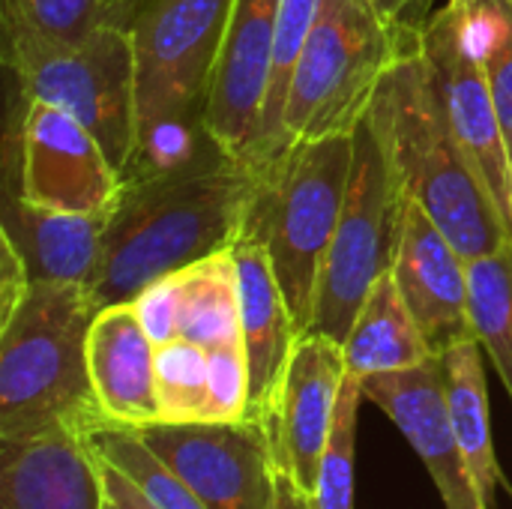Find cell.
I'll return each instance as SVG.
<instances>
[{"instance_id":"cell-8","label":"cell","mask_w":512,"mask_h":509,"mask_svg":"<svg viewBox=\"0 0 512 509\" xmlns=\"http://www.w3.org/2000/svg\"><path fill=\"white\" fill-rule=\"evenodd\" d=\"M24 99L72 114L123 174L135 156V45L129 27L99 24L87 39L57 48L6 51Z\"/></svg>"},{"instance_id":"cell-25","label":"cell","mask_w":512,"mask_h":509,"mask_svg":"<svg viewBox=\"0 0 512 509\" xmlns=\"http://www.w3.org/2000/svg\"><path fill=\"white\" fill-rule=\"evenodd\" d=\"M108 24V0H3L6 51L57 48Z\"/></svg>"},{"instance_id":"cell-34","label":"cell","mask_w":512,"mask_h":509,"mask_svg":"<svg viewBox=\"0 0 512 509\" xmlns=\"http://www.w3.org/2000/svg\"><path fill=\"white\" fill-rule=\"evenodd\" d=\"M435 9H438V0H411L405 30H408V33H420V30H423V24L435 15Z\"/></svg>"},{"instance_id":"cell-20","label":"cell","mask_w":512,"mask_h":509,"mask_svg":"<svg viewBox=\"0 0 512 509\" xmlns=\"http://www.w3.org/2000/svg\"><path fill=\"white\" fill-rule=\"evenodd\" d=\"M342 351L348 375H357L360 381L369 375L414 369L429 357H438L414 321L393 270L375 282Z\"/></svg>"},{"instance_id":"cell-9","label":"cell","mask_w":512,"mask_h":509,"mask_svg":"<svg viewBox=\"0 0 512 509\" xmlns=\"http://www.w3.org/2000/svg\"><path fill=\"white\" fill-rule=\"evenodd\" d=\"M420 51L435 75L444 111L453 132L498 207L512 246V159L492 90L480 60L474 57L465 33V12L459 0H447L417 33Z\"/></svg>"},{"instance_id":"cell-5","label":"cell","mask_w":512,"mask_h":509,"mask_svg":"<svg viewBox=\"0 0 512 509\" xmlns=\"http://www.w3.org/2000/svg\"><path fill=\"white\" fill-rule=\"evenodd\" d=\"M354 162V135L291 141L258 171L243 234L264 243L300 336L312 324L315 291L333 243Z\"/></svg>"},{"instance_id":"cell-26","label":"cell","mask_w":512,"mask_h":509,"mask_svg":"<svg viewBox=\"0 0 512 509\" xmlns=\"http://www.w3.org/2000/svg\"><path fill=\"white\" fill-rule=\"evenodd\" d=\"M465 33L480 60L512 159V0H459Z\"/></svg>"},{"instance_id":"cell-13","label":"cell","mask_w":512,"mask_h":509,"mask_svg":"<svg viewBox=\"0 0 512 509\" xmlns=\"http://www.w3.org/2000/svg\"><path fill=\"white\" fill-rule=\"evenodd\" d=\"M366 402L381 408L408 444L423 459L441 501L447 509H486L471 468L462 456L450 402H447V375L444 360L429 357L426 363L402 372L369 375L360 381Z\"/></svg>"},{"instance_id":"cell-32","label":"cell","mask_w":512,"mask_h":509,"mask_svg":"<svg viewBox=\"0 0 512 509\" xmlns=\"http://www.w3.org/2000/svg\"><path fill=\"white\" fill-rule=\"evenodd\" d=\"M96 468H99L102 509H159L132 477H126L117 465H111L99 453H96Z\"/></svg>"},{"instance_id":"cell-23","label":"cell","mask_w":512,"mask_h":509,"mask_svg":"<svg viewBox=\"0 0 512 509\" xmlns=\"http://www.w3.org/2000/svg\"><path fill=\"white\" fill-rule=\"evenodd\" d=\"M321 0H282L279 6V30H276V51H273V72L258 120V132L249 150L246 165L261 171L270 159H276L285 150V102L291 87V72L300 57V48L318 18Z\"/></svg>"},{"instance_id":"cell-33","label":"cell","mask_w":512,"mask_h":509,"mask_svg":"<svg viewBox=\"0 0 512 509\" xmlns=\"http://www.w3.org/2000/svg\"><path fill=\"white\" fill-rule=\"evenodd\" d=\"M270 509H318V504H315V495H306L282 471H276V492H273Z\"/></svg>"},{"instance_id":"cell-14","label":"cell","mask_w":512,"mask_h":509,"mask_svg":"<svg viewBox=\"0 0 512 509\" xmlns=\"http://www.w3.org/2000/svg\"><path fill=\"white\" fill-rule=\"evenodd\" d=\"M279 6L282 0H234L213 72L204 126L240 162L249 159L270 84Z\"/></svg>"},{"instance_id":"cell-18","label":"cell","mask_w":512,"mask_h":509,"mask_svg":"<svg viewBox=\"0 0 512 509\" xmlns=\"http://www.w3.org/2000/svg\"><path fill=\"white\" fill-rule=\"evenodd\" d=\"M90 381L105 420L117 429L159 423L156 345L144 333L132 303L102 306L87 342Z\"/></svg>"},{"instance_id":"cell-28","label":"cell","mask_w":512,"mask_h":509,"mask_svg":"<svg viewBox=\"0 0 512 509\" xmlns=\"http://www.w3.org/2000/svg\"><path fill=\"white\" fill-rule=\"evenodd\" d=\"M159 423H204L207 411V348L171 339L156 348Z\"/></svg>"},{"instance_id":"cell-2","label":"cell","mask_w":512,"mask_h":509,"mask_svg":"<svg viewBox=\"0 0 512 509\" xmlns=\"http://www.w3.org/2000/svg\"><path fill=\"white\" fill-rule=\"evenodd\" d=\"M369 120L402 195L414 198L438 222L465 261L510 246L504 219L453 132L417 33L384 72Z\"/></svg>"},{"instance_id":"cell-7","label":"cell","mask_w":512,"mask_h":509,"mask_svg":"<svg viewBox=\"0 0 512 509\" xmlns=\"http://www.w3.org/2000/svg\"><path fill=\"white\" fill-rule=\"evenodd\" d=\"M405 195L369 114L354 129V162L345 207L327 249L312 324L306 333L345 345L375 282L393 270Z\"/></svg>"},{"instance_id":"cell-11","label":"cell","mask_w":512,"mask_h":509,"mask_svg":"<svg viewBox=\"0 0 512 509\" xmlns=\"http://www.w3.org/2000/svg\"><path fill=\"white\" fill-rule=\"evenodd\" d=\"M138 435L207 509L273 507L276 462L264 423H153Z\"/></svg>"},{"instance_id":"cell-36","label":"cell","mask_w":512,"mask_h":509,"mask_svg":"<svg viewBox=\"0 0 512 509\" xmlns=\"http://www.w3.org/2000/svg\"><path fill=\"white\" fill-rule=\"evenodd\" d=\"M135 3L138 0H108V24H120L123 27Z\"/></svg>"},{"instance_id":"cell-19","label":"cell","mask_w":512,"mask_h":509,"mask_svg":"<svg viewBox=\"0 0 512 509\" xmlns=\"http://www.w3.org/2000/svg\"><path fill=\"white\" fill-rule=\"evenodd\" d=\"M108 216L57 213L27 204L18 192H6L3 237L21 255L30 282H72L90 288Z\"/></svg>"},{"instance_id":"cell-3","label":"cell","mask_w":512,"mask_h":509,"mask_svg":"<svg viewBox=\"0 0 512 509\" xmlns=\"http://www.w3.org/2000/svg\"><path fill=\"white\" fill-rule=\"evenodd\" d=\"M87 285L30 282L0 315V438L108 429L90 381L87 342L96 321Z\"/></svg>"},{"instance_id":"cell-6","label":"cell","mask_w":512,"mask_h":509,"mask_svg":"<svg viewBox=\"0 0 512 509\" xmlns=\"http://www.w3.org/2000/svg\"><path fill=\"white\" fill-rule=\"evenodd\" d=\"M375 0H321L285 102V147L300 138L354 135L384 72L408 45Z\"/></svg>"},{"instance_id":"cell-27","label":"cell","mask_w":512,"mask_h":509,"mask_svg":"<svg viewBox=\"0 0 512 509\" xmlns=\"http://www.w3.org/2000/svg\"><path fill=\"white\" fill-rule=\"evenodd\" d=\"M90 447L117 465L126 477H132L144 495L159 509H207L204 501L189 489V483L171 471L144 441L135 429H99L90 435Z\"/></svg>"},{"instance_id":"cell-21","label":"cell","mask_w":512,"mask_h":509,"mask_svg":"<svg viewBox=\"0 0 512 509\" xmlns=\"http://www.w3.org/2000/svg\"><path fill=\"white\" fill-rule=\"evenodd\" d=\"M483 345L477 339H465L441 354L444 375H447V402H450V420L462 447V456L471 468L477 495L483 507L492 509L498 486H501V468L495 459L492 444V420H489V390H486V369L480 357Z\"/></svg>"},{"instance_id":"cell-22","label":"cell","mask_w":512,"mask_h":509,"mask_svg":"<svg viewBox=\"0 0 512 509\" xmlns=\"http://www.w3.org/2000/svg\"><path fill=\"white\" fill-rule=\"evenodd\" d=\"M180 312L177 333L201 348L243 342L240 336V291L231 249L216 252L177 273Z\"/></svg>"},{"instance_id":"cell-16","label":"cell","mask_w":512,"mask_h":509,"mask_svg":"<svg viewBox=\"0 0 512 509\" xmlns=\"http://www.w3.org/2000/svg\"><path fill=\"white\" fill-rule=\"evenodd\" d=\"M231 255L237 264L240 336L249 366V420L264 423L285 378L300 330L288 312L264 243L240 234L231 246Z\"/></svg>"},{"instance_id":"cell-10","label":"cell","mask_w":512,"mask_h":509,"mask_svg":"<svg viewBox=\"0 0 512 509\" xmlns=\"http://www.w3.org/2000/svg\"><path fill=\"white\" fill-rule=\"evenodd\" d=\"M15 186L33 207L108 216L120 198L123 174L72 114L39 99H24Z\"/></svg>"},{"instance_id":"cell-24","label":"cell","mask_w":512,"mask_h":509,"mask_svg":"<svg viewBox=\"0 0 512 509\" xmlns=\"http://www.w3.org/2000/svg\"><path fill=\"white\" fill-rule=\"evenodd\" d=\"M468 312L512 402V246L468 261Z\"/></svg>"},{"instance_id":"cell-4","label":"cell","mask_w":512,"mask_h":509,"mask_svg":"<svg viewBox=\"0 0 512 509\" xmlns=\"http://www.w3.org/2000/svg\"><path fill=\"white\" fill-rule=\"evenodd\" d=\"M234 0H138L123 27L135 45L138 141L126 177L192 156L210 141L204 117Z\"/></svg>"},{"instance_id":"cell-31","label":"cell","mask_w":512,"mask_h":509,"mask_svg":"<svg viewBox=\"0 0 512 509\" xmlns=\"http://www.w3.org/2000/svg\"><path fill=\"white\" fill-rule=\"evenodd\" d=\"M132 309L144 327V333L153 339V345H165L171 339H177V312H180V282L177 273L156 279L153 285H147L135 300Z\"/></svg>"},{"instance_id":"cell-12","label":"cell","mask_w":512,"mask_h":509,"mask_svg":"<svg viewBox=\"0 0 512 509\" xmlns=\"http://www.w3.org/2000/svg\"><path fill=\"white\" fill-rule=\"evenodd\" d=\"M345 375L348 366L342 345L318 333H303L264 420L276 471H282L306 495L318 492L321 459Z\"/></svg>"},{"instance_id":"cell-17","label":"cell","mask_w":512,"mask_h":509,"mask_svg":"<svg viewBox=\"0 0 512 509\" xmlns=\"http://www.w3.org/2000/svg\"><path fill=\"white\" fill-rule=\"evenodd\" d=\"M0 509H102L90 438L66 429L0 438Z\"/></svg>"},{"instance_id":"cell-30","label":"cell","mask_w":512,"mask_h":509,"mask_svg":"<svg viewBox=\"0 0 512 509\" xmlns=\"http://www.w3.org/2000/svg\"><path fill=\"white\" fill-rule=\"evenodd\" d=\"M249 417V366L243 342L207 351L204 423H240Z\"/></svg>"},{"instance_id":"cell-29","label":"cell","mask_w":512,"mask_h":509,"mask_svg":"<svg viewBox=\"0 0 512 509\" xmlns=\"http://www.w3.org/2000/svg\"><path fill=\"white\" fill-rule=\"evenodd\" d=\"M363 384L357 375H345L327 450L321 459V477L315 504L318 509H354V444H357V414L363 402Z\"/></svg>"},{"instance_id":"cell-35","label":"cell","mask_w":512,"mask_h":509,"mask_svg":"<svg viewBox=\"0 0 512 509\" xmlns=\"http://www.w3.org/2000/svg\"><path fill=\"white\" fill-rule=\"evenodd\" d=\"M375 6L381 9V15L396 27V30H405V21H408V9H411V0H375Z\"/></svg>"},{"instance_id":"cell-1","label":"cell","mask_w":512,"mask_h":509,"mask_svg":"<svg viewBox=\"0 0 512 509\" xmlns=\"http://www.w3.org/2000/svg\"><path fill=\"white\" fill-rule=\"evenodd\" d=\"M255 186L258 171L213 138L174 165L126 177L90 282L96 306L132 303L156 279L231 249Z\"/></svg>"},{"instance_id":"cell-15","label":"cell","mask_w":512,"mask_h":509,"mask_svg":"<svg viewBox=\"0 0 512 509\" xmlns=\"http://www.w3.org/2000/svg\"><path fill=\"white\" fill-rule=\"evenodd\" d=\"M393 276L438 357L465 339H477L468 312V261L414 198H405L402 207Z\"/></svg>"}]
</instances>
